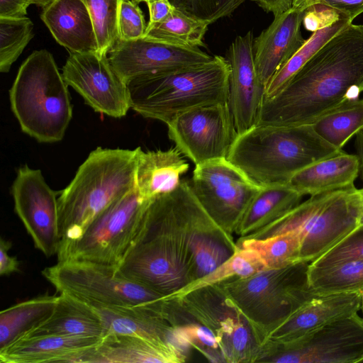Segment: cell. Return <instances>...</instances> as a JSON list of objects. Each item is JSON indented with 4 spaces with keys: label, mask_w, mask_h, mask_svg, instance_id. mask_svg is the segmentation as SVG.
<instances>
[{
    "label": "cell",
    "mask_w": 363,
    "mask_h": 363,
    "mask_svg": "<svg viewBox=\"0 0 363 363\" xmlns=\"http://www.w3.org/2000/svg\"><path fill=\"white\" fill-rule=\"evenodd\" d=\"M350 260H363V225L357 226L328 251L309 263L308 267H323Z\"/></svg>",
    "instance_id": "40"
},
{
    "label": "cell",
    "mask_w": 363,
    "mask_h": 363,
    "mask_svg": "<svg viewBox=\"0 0 363 363\" xmlns=\"http://www.w3.org/2000/svg\"><path fill=\"white\" fill-rule=\"evenodd\" d=\"M208 24L175 9L162 21L148 25L143 37L189 47L203 46Z\"/></svg>",
    "instance_id": "34"
},
{
    "label": "cell",
    "mask_w": 363,
    "mask_h": 363,
    "mask_svg": "<svg viewBox=\"0 0 363 363\" xmlns=\"http://www.w3.org/2000/svg\"><path fill=\"white\" fill-rule=\"evenodd\" d=\"M167 125L175 147L195 165L227 158L238 135L227 103L194 108Z\"/></svg>",
    "instance_id": "13"
},
{
    "label": "cell",
    "mask_w": 363,
    "mask_h": 363,
    "mask_svg": "<svg viewBox=\"0 0 363 363\" xmlns=\"http://www.w3.org/2000/svg\"><path fill=\"white\" fill-rule=\"evenodd\" d=\"M184 361L170 347L122 335H106L96 346L74 356L71 363H181Z\"/></svg>",
    "instance_id": "25"
},
{
    "label": "cell",
    "mask_w": 363,
    "mask_h": 363,
    "mask_svg": "<svg viewBox=\"0 0 363 363\" xmlns=\"http://www.w3.org/2000/svg\"><path fill=\"white\" fill-rule=\"evenodd\" d=\"M189 181L152 199L128 251L118 267L128 279L164 296L189 284L186 246Z\"/></svg>",
    "instance_id": "2"
},
{
    "label": "cell",
    "mask_w": 363,
    "mask_h": 363,
    "mask_svg": "<svg viewBox=\"0 0 363 363\" xmlns=\"http://www.w3.org/2000/svg\"><path fill=\"white\" fill-rule=\"evenodd\" d=\"M302 238L296 231H288L265 238H239L238 247L255 251L267 269L283 268L301 261Z\"/></svg>",
    "instance_id": "33"
},
{
    "label": "cell",
    "mask_w": 363,
    "mask_h": 363,
    "mask_svg": "<svg viewBox=\"0 0 363 363\" xmlns=\"http://www.w3.org/2000/svg\"><path fill=\"white\" fill-rule=\"evenodd\" d=\"M303 196L289 184L262 186L247 208L235 233L243 238L268 226L301 203Z\"/></svg>",
    "instance_id": "29"
},
{
    "label": "cell",
    "mask_w": 363,
    "mask_h": 363,
    "mask_svg": "<svg viewBox=\"0 0 363 363\" xmlns=\"http://www.w3.org/2000/svg\"><path fill=\"white\" fill-rule=\"evenodd\" d=\"M253 42L250 30L238 35L227 52L230 67L227 104L238 134L257 124L265 96L266 86L255 67Z\"/></svg>",
    "instance_id": "19"
},
{
    "label": "cell",
    "mask_w": 363,
    "mask_h": 363,
    "mask_svg": "<svg viewBox=\"0 0 363 363\" xmlns=\"http://www.w3.org/2000/svg\"><path fill=\"white\" fill-rule=\"evenodd\" d=\"M186 233L189 283L212 272L238 249L232 235L210 218L192 190L187 202Z\"/></svg>",
    "instance_id": "20"
},
{
    "label": "cell",
    "mask_w": 363,
    "mask_h": 363,
    "mask_svg": "<svg viewBox=\"0 0 363 363\" xmlns=\"http://www.w3.org/2000/svg\"><path fill=\"white\" fill-rule=\"evenodd\" d=\"M311 125L322 139L342 149L363 127V99L357 98L345 101L320 117Z\"/></svg>",
    "instance_id": "32"
},
{
    "label": "cell",
    "mask_w": 363,
    "mask_h": 363,
    "mask_svg": "<svg viewBox=\"0 0 363 363\" xmlns=\"http://www.w3.org/2000/svg\"><path fill=\"white\" fill-rule=\"evenodd\" d=\"M140 148L99 147L89 153L57 199L59 247L77 239L104 209L135 187Z\"/></svg>",
    "instance_id": "4"
},
{
    "label": "cell",
    "mask_w": 363,
    "mask_h": 363,
    "mask_svg": "<svg viewBox=\"0 0 363 363\" xmlns=\"http://www.w3.org/2000/svg\"><path fill=\"white\" fill-rule=\"evenodd\" d=\"M363 362V318L358 313L329 323L299 340L277 348L260 362Z\"/></svg>",
    "instance_id": "14"
},
{
    "label": "cell",
    "mask_w": 363,
    "mask_h": 363,
    "mask_svg": "<svg viewBox=\"0 0 363 363\" xmlns=\"http://www.w3.org/2000/svg\"><path fill=\"white\" fill-rule=\"evenodd\" d=\"M304 11L291 7L274 16L269 26L254 39L255 67L267 86L278 70L305 44L301 32Z\"/></svg>",
    "instance_id": "21"
},
{
    "label": "cell",
    "mask_w": 363,
    "mask_h": 363,
    "mask_svg": "<svg viewBox=\"0 0 363 363\" xmlns=\"http://www.w3.org/2000/svg\"><path fill=\"white\" fill-rule=\"evenodd\" d=\"M357 156L359 164V174L363 180V127L356 133L354 142Z\"/></svg>",
    "instance_id": "48"
},
{
    "label": "cell",
    "mask_w": 363,
    "mask_h": 363,
    "mask_svg": "<svg viewBox=\"0 0 363 363\" xmlns=\"http://www.w3.org/2000/svg\"><path fill=\"white\" fill-rule=\"evenodd\" d=\"M59 296L48 294L13 305L0 313V349L13 342L46 318Z\"/></svg>",
    "instance_id": "30"
},
{
    "label": "cell",
    "mask_w": 363,
    "mask_h": 363,
    "mask_svg": "<svg viewBox=\"0 0 363 363\" xmlns=\"http://www.w3.org/2000/svg\"><path fill=\"white\" fill-rule=\"evenodd\" d=\"M363 91V25L351 23L327 41L274 96L257 125H311ZM256 124V125H257Z\"/></svg>",
    "instance_id": "1"
},
{
    "label": "cell",
    "mask_w": 363,
    "mask_h": 363,
    "mask_svg": "<svg viewBox=\"0 0 363 363\" xmlns=\"http://www.w3.org/2000/svg\"><path fill=\"white\" fill-rule=\"evenodd\" d=\"M14 211L35 247L49 257L57 254L60 245L58 201L40 169L20 167L11 186Z\"/></svg>",
    "instance_id": "16"
},
{
    "label": "cell",
    "mask_w": 363,
    "mask_h": 363,
    "mask_svg": "<svg viewBox=\"0 0 363 363\" xmlns=\"http://www.w3.org/2000/svg\"><path fill=\"white\" fill-rule=\"evenodd\" d=\"M43 276L59 294L94 307L162 306L164 296L124 276L118 267L65 259Z\"/></svg>",
    "instance_id": "9"
},
{
    "label": "cell",
    "mask_w": 363,
    "mask_h": 363,
    "mask_svg": "<svg viewBox=\"0 0 363 363\" xmlns=\"http://www.w3.org/2000/svg\"><path fill=\"white\" fill-rule=\"evenodd\" d=\"M359 292L315 295L265 337L258 362L273 350L289 345L315 330L357 313L362 308Z\"/></svg>",
    "instance_id": "18"
},
{
    "label": "cell",
    "mask_w": 363,
    "mask_h": 363,
    "mask_svg": "<svg viewBox=\"0 0 363 363\" xmlns=\"http://www.w3.org/2000/svg\"><path fill=\"white\" fill-rule=\"evenodd\" d=\"M308 264L267 269L215 285L249 320L262 346L272 330L315 296L308 285Z\"/></svg>",
    "instance_id": "7"
},
{
    "label": "cell",
    "mask_w": 363,
    "mask_h": 363,
    "mask_svg": "<svg viewBox=\"0 0 363 363\" xmlns=\"http://www.w3.org/2000/svg\"><path fill=\"white\" fill-rule=\"evenodd\" d=\"M149 10L148 25L164 20L172 11L174 7L168 0H151L146 3Z\"/></svg>",
    "instance_id": "46"
},
{
    "label": "cell",
    "mask_w": 363,
    "mask_h": 363,
    "mask_svg": "<svg viewBox=\"0 0 363 363\" xmlns=\"http://www.w3.org/2000/svg\"><path fill=\"white\" fill-rule=\"evenodd\" d=\"M55 0H33L34 4L41 6L43 9L45 8Z\"/></svg>",
    "instance_id": "50"
},
{
    "label": "cell",
    "mask_w": 363,
    "mask_h": 363,
    "mask_svg": "<svg viewBox=\"0 0 363 363\" xmlns=\"http://www.w3.org/2000/svg\"><path fill=\"white\" fill-rule=\"evenodd\" d=\"M265 269L267 267L255 251L238 247L235 252L212 272L189 283L174 294L164 296V299L176 298L205 286L235 277H249Z\"/></svg>",
    "instance_id": "35"
},
{
    "label": "cell",
    "mask_w": 363,
    "mask_h": 363,
    "mask_svg": "<svg viewBox=\"0 0 363 363\" xmlns=\"http://www.w3.org/2000/svg\"><path fill=\"white\" fill-rule=\"evenodd\" d=\"M102 338L89 336L21 337L0 349L4 363L70 362L77 354L98 345Z\"/></svg>",
    "instance_id": "24"
},
{
    "label": "cell",
    "mask_w": 363,
    "mask_h": 363,
    "mask_svg": "<svg viewBox=\"0 0 363 363\" xmlns=\"http://www.w3.org/2000/svg\"><path fill=\"white\" fill-rule=\"evenodd\" d=\"M352 21L342 18L334 24L313 33L305 44L278 70L266 86L264 99L274 96L333 36Z\"/></svg>",
    "instance_id": "36"
},
{
    "label": "cell",
    "mask_w": 363,
    "mask_h": 363,
    "mask_svg": "<svg viewBox=\"0 0 363 363\" xmlns=\"http://www.w3.org/2000/svg\"><path fill=\"white\" fill-rule=\"evenodd\" d=\"M29 18H0V72H8L33 38Z\"/></svg>",
    "instance_id": "38"
},
{
    "label": "cell",
    "mask_w": 363,
    "mask_h": 363,
    "mask_svg": "<svg viewBox=\"0 0 363 363\" xmlns=\"http://www.w3.org/2000/svg\"><path fill=\"white\" fill-rule=\"evenodd\" d=\"M361 208L360 189L354 185L324 192L311 196L254 236L298 232L302 238L301 261L311 263L358 226Z\"/></svg>",
    "instance_id": "8"
},
{
    "label": "cell",
    "mask_w": 363,
    "mask_h": 363,
    "mask_svg": "<svg viewBox=\"0 0 363 363\" xmlns=\"http://www.w3.org/2000/svg\"><path fill=\"white\" fill-rule=\"evenodd\" d=\"M229 75L226 58L216 55L200 65L134 78L127 83L130 108L167 125L194 108L227 103Z\"/></svg>",
    "instance_id": "5"
},
{
    "label": "cell",
    "mask_w": 363,
    "mask_h": 363,
    "mask_svg": "<svg viewBox=\"0 0 363 363\" xmlns=\"http://www.w3.org/2000/svg\"><path fill=\"white\" fill-rule=\"evenodd\" d=\"M108 57L114 70L126 84L140 76L200 65L213 59L199 47L145 37L133 40H119Z\"/></svg>",
    "instance_id": "17"
},
{
    "label": "cell",
    "mask_w": 363,
    "mask_h": 363,
    "mask_svg": "<svg viewBox=\"0 0 363 363\" xmlns=\"http://www.w3.org/2000/svg\"><path fill=\"white\" fill-rule=\"evenodd\" d=\"M11 247V242L1 238L0 241V274L9 275L19 272V262L16 257H11L8 254Z\"/></svg>",
    "instance_id": "45"
},
{
    "label": "cell",
    "mask_w": 363,
    "mask_h": 363,
    "mask_svg": "<svg viewBox=\"0 0 363 363\" xmlns=\"http://www.w3.org/2000/svg\"><path fill=\"white\" fill-rule=\"evenodd\" d=\"M361 192V199H362V208H361V213L359 215V218L358 220V226L363 225V188L359 189Z\"/></svg>",
    "instance_id": "51"
},
{
    "label": "cell",
    "mask_w": 363,
    "mask_h": 363,
    "mask_svg": "<svg viewBox=\"0 0 363 363\" xmlns=\"http://www.w3.org/2000/svg\"><path fill=\"white\" fill-rule=\"evenodd\" d=\"M163 306H89L99 318L105 336H134L169 347L172 325L163 317Z\"/></svg>",
    "instance_id": "23"
},
{
    "label": "cell",
    "mask_w": 363,
    "mask_h": 363,
    "mask_svg": "<svg viewBox=\"0 0 363 363\" xmlns=\"http://www.w3.org/2000/svg\"><path fill=\"white\" fill-rule=\"evenodd\" d=\"M322 0H291L292 7L300 11H304L308 6L320 2Z\"/></svg>",
    "instance_id": "49"
},
{
    "label": "cell",
    "mask_w": 363,
    "mask_h": 363,
    "mask_svg": "<svg viewBox=\"0 0 363 363\" xmlns=\"http://www.w3.org/2000/svg\"><path fill=\"white\" fill-rule=\"evenodd\" d=\"M342 18L335 9L318 2L304 10L302 23L306 29L315 32L334 24Z\"/></svg>",
    "instance_id": "42"
},
{
    "label": "cell",
    "mask_w": 363,
    "mask_h": 363,
    "mask_svg": "<svg viewBox=\"0 0 363 363\" xmlns=\"http://www.w3.org/2000/svg\"><path fill=\"white\" fill-rule=\"evenodd\" d=\"M40 18L69 52H98L92 20L82 0H55L43 9Z\"/></svg>",
    "instance_id": "22"
},
{
    "label": "cell",
    "mask_w": 363,
    "mask_h": 363,
    "mask_svg": "<svg viewBox=\"0 0 363 363\" xmlns=\"http://www.w3.org/2000/svg\"><path fill=\"white\" fill-rule=\"evenodd\" d=\"M189 184L206 213L231 235L262 187L227 158L195 165Z\"/></svg>",
    "instance_id": "12"
},
{
    "label": "cell",
    "mask_w": 363,
    "mask_h": 363,
    "mask_svg": "<svg viewBox=\"0 0 363 363\" xmlns=\"http://www.w3.org/2000/svg\"><path fill=\"white\" fill-rule=\"evenodd\" d=\"M147 24L138 4L122 0L118 15L119 40H133L145 35Z\"/></svg>",
    "instance_id": "41"
},
{
    "label": "cell",
    "mask_w": 363,
    "mask_h": 363,
    "mask_svg": "<svg viewBox=\"0 0 363 363\" xmlns=\"http://www.w3.org/2000/svg\"><path fill=\"white\" fill-rule=\"evenodd\" d=\"M40 335L89 336L103 338V325L87 304L64 294L51 313L21 337Z\"/></svg>",
    "instance_id": "28"
},
{
    "label": "cell",
    "mask_w": 363,
    "mask_h": 363,
    "mask_svg": "<svg viewBox=\"0 0 363 363\" xmlns=\"http://www.w3.org/2000/svg\"><path fill=\"white\" fill-rule=\"evenodd\" d=\"M342 152L312 125H255L238 134L227 159L259 186L288 184L306 167Z\"/></svg>",
    "instance_id": "3"
},
{
    "label": "cell",
    "mask_w": 363,
    "mask_h": 363,
    "mask_svg": "<svg viewBox=\"0 0 363 363\" xmlns=\"http://www.w3.org/2000/svg\"><path fill=\"white\" fill-rule=\"evenodd\" d=\"M132 1L139 4L140 2H145V3H147V2H148V1H150L151 0H132Z\"/></svg>",
    "instance_id": "52"
},
{
    "label": "cell",
    "mask_w": 363,
    "mask_h": 363,
    "mask_svg": "<svg viewBox=\"0 0 363 363\" xmlns=\"http://www.w3.org/2000/svg\"><path fill=\"white\" fill-rule=\"evenodd\" d=\"M185 313L211 329L219 340L225 362H257L262 342L245 316L216 285L173 298Z\"/></svg>",
    "instance_id": "11"
},
{
    "label": "cell",
    "mask_w": 363,
    "mask_h": 363,
    "mask_svg": "<svg viewBox=\"0 0 363 363\" xmlns=\"http://www.w3.org/2000/svg\"><path fill=\"white\" fill-rule=\"evenodd\" d=\"M189 164L176 148L144 152L140 148L135 186L144 199H152L177 188Z\"/></svg>",
    "instance_id": "26"
},
{
    "label": "cell",
    "mask_w": 363,
    "mask_h": 363,
    "mask_svg": "<svg viewBox=\"0 0 363 363\" xmlns=\"http://www.w3.org/2000/svg\"><path fill=\"white\" fill-rule=\"evenodd\" d=\"M308 285L315 295L359 292L363 294V260L308 267Z\"/></svg>",
    "instance_id": "31"
},
{
    "label": "cell",
    "mask_w": 363,
    "mask_h": 363,
    "mask_svg": "<svg viewBox=\"0 0 363 363\" xmlns=\"http://www.w3.org/2000/svg\"><path fill=\"white\" fill-rule=\"evenodd\" d=\"M359 174L357 156L342 151L301 169L288 184L302 196H313L353 186Z\"/></svg>",
    "instance_id": "27"
},
{
    "label": "cell",
    "mask_w": 363,
    "mask_h": 363,
    "mask_svg": "<svg viewBox=\"0 0 363 363\" xmlns=\"http://www.w3.org/2000/svg\"><path fill=\"white\" fill-rule=\"evenodd\" d=\"M62 77L96 112L120 118L130 108L127 84L111 66L108 55L69 52Z\"/></svg>",
    "instance_id": "15"
},
{
    "label": "cell",
    "mask_w": 363,
    "mask_h": 363,
    "mask_svg": "<svg viewBox=\"0 0 363 363\" xmlns=\"http://www.w3.org/2000/svg\"><path fill=\"white\" fill-rule=\"evenodd\" d=\"M320 2L335 9L342 17L352 21L363 13V0H322Z\"/></svg>",
    "instance_id": "43"
},
{
    "label": "cell",
    "mask_w": 363,
    "mask_h": 363,
    "mask_svg": "<svg viewBox=\"0 0 363 363\" xmlns=\"http://www.w3.org/2000/svg\"><path fill=\"white\" fill-rule=\"evenodd\" d=\"M274 16L282 13L292 7L291 0H251Z\"/></svg>",
    "instance_id": "47"
},
{
    "label": "cell",
    "mask_w": 363,
    "mask_h": 363,
    "mask_svg": "<svg viewBox=\"0 0 363 363\" xmlns=\"http://www.w3.org/2000/svg\"><path fill=\"white\" fill-rule=\"evenodd\" d=\"M151 200L141 196L135 186L96 216L77 239L60 245L57 261L72 259L118 267Z\"/></svg>",
    "instance_id": "10"
},
{
    "label": "cell",
    "mask_w": 363,
    "mask_h": 363,
    "mask_svg": "<svg viewBox=\"0 0 363 363\" xmlns=\"http://www.w3.org/2000/svg\"><path fill=\"white\" fill-rule=\"evenodd\" d=\"M168 1L175 9L209 25L233 13L245 0Z\"/></svg>",
    "instance_id": "39"
},
{
    "label": "cell",
    "mask_w": 363,
    "mask_h": 363,
    "mask_svg": "<svg viewBox=\"0 0 363 363\" xmlns=\"http://www.w3.org/2000/svg\"><path fill=\"white\" fill-rule=\"evenodd\" d=\"M94 28L98 52L108 55L119 40L118 15L122 0H82Z\"/></svg>",
    "instance_id": "37"
},
{
    "label": "cell",
    "mask_w": 363,
    "mask_h": 363,
    "mask_svg": "<svg viewBox=\"0 0 363 363\" xmlns=\"http://www.w3.org/2000/svg\"><path fill=\"white\" fill-rule=\"evenodd\" d=\"M361 310L362 311V313H363V301H362V308Z\"/></svg>",
    "instance_id": "53"
},
{
    "label": "cell",
    "mask_w": 363,
    "mask_h": 363,
    "mask_svg": "<svg viewBox=\"0 0 363 363\" xmlns=\"http://www.w3.org/2000/svg\"><path fill=\"white\" fill-rule=\"evenodd\" d=\"M33 4V0H0V18L26 17L28 8Z\"/></svg>",
    "instance_id": "44"
},
{
    "label": "cell",
    "mask_w": 363,
    "mask_h": 363,
    "mask_svg": "<svg viewBox=\"0 0 363 363\" xmlns=\"http://www.w3.org/2000/svg\"><path fill=\"white\" fill-rule=\"evenodd\" d=\"M68 86L50 52H33L9 90L11 108L21 130L40 143L62 140L72 117Z\"/></svg>",
    "instance_id": "6"
}]
</instances>
